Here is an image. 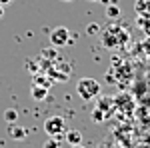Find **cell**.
Listing matches in <instances>:
<instances>
[{
	"instance_id": "obj_1",
	"label": "cell",
	"mask_w": 150,
	"mask_h": 148,
	"mask_svg": "<svg viewBox=\"0 0 150 148\" xmlns=\"http://www.w3.org/2000/svg\"><path fill=\"white\" fill-rule=\"evenodd\" d=\"M76 94L80 96L84 102H90V100L100 96V82L96 78L84 76V78H80L76 82Z\"/></svg>"
},
{
	"instance_id": "obj_2",
	"label": "cell",
	"mask_w": 150,
	"mask_h": 148,
	"mask_svg": "<svg viewBox=\"0 0 150 148\" xmlns=\"http://www.w3.org/2000/svg\"><path fill=\"white\" fill-rule=\"evenodd\" d=\"M100 38H102V44L106 48H120L124 42L130 40V34H128L122 26H108Z\"/></svg>"
},
{
	"instance_id": "obj_3",
	"label": "cell",
	"mask_w": 150,
	"mask_h": 148,
	"mask_svg": "<svg viewBox=\"0 0 150 148\" xmlns=\"http://www.w3.org/2000/svg\"><path fill=\"white\" fill-rule=\"evenodd\" d=\"M64 130H66V122H64L62 116H48L46 120H44V132H46L48 136L58 138L64 134Z\"/></svg>"
},
{
	"instance_id": "obj_4",
	"label": "cell",
	"mask_w": 150,
	"mask_h": 148,
	"mask_svg": "<svg viewBox=\"0 0 150 148\" xmlns=\"http://www.w3.org/2000/svg\"><path fill=\"white\" fill-rule=\"evenodd\" d=\"M50 42H52V46H56V48L68 44L70 42V30L66 26H56V28L50 32Z\"/></svg>"
},
{
	"instance_id": "obj_5",
	"label": "cell",
	"mask_w": 150,
	"mask_h": 148,
	"mask_svg": "<svg viewBox=\"0 0 150 148\" xmlns=\"http://www.w3.org/2000/svg\"><path fill=\"white\" fill-rule=\"evenodd\" d=\"M30 96L38 100V102H42L44 98L48 96V88L46 86H42V84H32V88H30Z\"/></svg>"
},
{
	"instance_id": "obj_6",
	"label": "cell",
	"mask_w": 150,
	"mask_h": 148,
	"mask_svg": "<svg viewBox=\"0 0 150 148\" xmlns=\"http://www.w3.org/2000/svg\"><path fill=\"white\" fill-rule=\"evenodd\" d=\"M134 12L138 16H150V0H136L134 2Z\"/></svg>"
},
{
	"instance_id": "obj_7",
	"label": "cell",
	"mask_w": 150,
	"mask_h": 148,
	"mask_svg": "<svg viewBox=\"0 0 150 148\" xmlns=\"http://www.w3.org/2000/svg\"><path fill=\"white\" fill-rule=\"evenodd\" d=\"M106 18H110V20L120 18V6L116 4V0H110V2L106 4Z\"/></svg>"
},
{
	"instance_id": "obj_8",
	"label": "cell",
	"mask_w": 150,
	"mask_h": 148,
	"mask_svg": "<svg viewBox=\"0 0 150 148\" xmlns=\"http://www.w3.org/2000/svg\"><path fill=\"white\" fill-rule=\"evenodd\" d=\"M8 134H10V138H14V140H22V138H26L28 130H26V128H22V126L10 124V128H8Z\"/></svg>"
},
{
	"instance_id": "obj_9",
	"label": "cell",
	"mask_w": 150,
	"mask_h": 148,
	"mask_svg": "<svg viewBox=\"0 0 150 148\" xmlns=\"http://www.w3.org/2000/svg\"><path fill=\"white\" fill-rule=\"evenodd\" d=\"M66 142H68L70 146H74V144H82L80 130H68V132H66Z\"/></svg>"
},
{
	"instance_id": "obj_10",
	"label": "cell",
	"mask_w": 150,
	"mask_h": 148,
	"mask_svg": "<svg viewBox=\"0 0 150 148\" xmlns=\"http://www.w3.org/2000/svg\"><path fill=\"white\" fill-rule=\"evenodd\" d=\"M4 120H6L8 124H14V122L18 120V112H16L14 108H6V110H4Z\"/></svg>"
},
{
	"instance_id": "obj_11",
	"label": "cell",
	"mask_w": 150,
	"mask_h": 148,
	"mask_svg": "<svg viewBox=\"0 0 150 148\" xmlns=\"http://www.w3.org/2000/svg\"><path fill=\"white\" fill-rule=\"evenodd\" d=\"M44 148H58V138L50 136L46 142H44Z\"/></svg>"
},
{
	"instance_id": "obj_12",
	"label": "cell",
	"mask_w": 150,
	"mask_h": 148,
	"mask_svg": "<svg viewBox=\"0 0 150 148\" xmlns=\"http://www.w3.org/2000/svg\"><path fill=\"white\" fill-rule=\"evenodd\" d=\"M98 30H100V26H98V24H90V26L86 28V32H88V34H96Z\"/></svg>"
},
{
	"instance_id": "obj_13",
	"label": "cell",
	"mask_w": 150,
	"mask_h": 148,
	"mask_svg": "<svg viewBox=\"0 0 150 148\" xmlns=\"http://www.w3.org/2000/svg\"><path fill=\"white\" fill-rule=\"evenodd\" d=\"M12 0H0V6H6V4H10Z\"/></svg>"
},
{
	"instance_id": "obj_14",
	"label": "cell",
	"mask_w": 150,
	"mask_h": 148,
	"mask_svg": "<svg viewBox=\"0 0 150 148\" xmlns=\"http://www.w3.org/2000/svg\"><path fill=\"white\" fill-rule=\"evenodd\" d=\"M4 18V6H0V20Z\"/></svg>"
},
{
	"instance_id": "obj_15",
	"label": "cell",
	"mask_w": 150,
	"mask_h": 148,
	"mask_svg": "<svg viewBox=\"0 0 150 148\" xmlns=\"http://www.w3.org/2000/svg\"><path fill=\"white\" fill-rule=\"evenodd\" d=\"M70 148H86V146H82V144H74V146H70Z\"/></svg>"
},
{
	"instance_id": "obj_16",
	"label": "cell",
	"mask_w": 150,
	"mask_h": 148,
	"mask_svg": "<svg viewBox=\"0 0 150 148\" xmlns=\"http://www.w3.org/2000/svg\"><path fill=\"white\" fill-rule=\"evenodd\" d=\"M88 2H98V0H88Z\"/></svg>"
},
{
	"instance_id": "obj_17",
	"label": "cell",
	"mask_w": 150,
	"mask_h": 148,
	"mask_svg": "<svg viewBox=\"0 0 150 148\" xmlns=\"http://www.w3.org/2000/svg\"><path fill=\"white\" fill-rule=\"evenodd\" d=\"M62 2H72V0H62Z\"/></svg>"
}]
</instances>
